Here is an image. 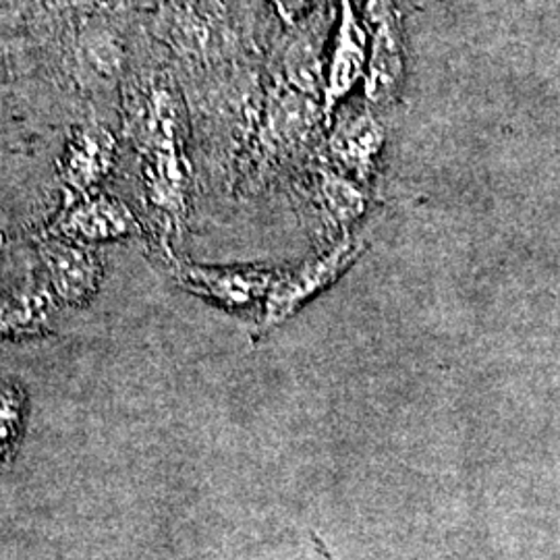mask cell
<instances>
[{"instance_id":"cell-1","label":"cell","mask_w":560,"mask_h":560,"mask_svg":"<svg viewBox=\"0 0 560 560\" xmlns=\"http://www.w3.org/2000/svg\"><path fill=\"white\" fill-rule=\"evenodd\" d=\"M365 249V243L358 241L353 235L332 243L314 258L303 261L298 268L277 270L275 280L261 303L256 337L270 332L272 328L289 320L301 305L322 291H326L337 280L360 260Z\"/></svg>"},{"instance_id":"cell-2","label":"cell","mask_w":560,"mask_h":560,"mask_svg":"<svg viewBox=\"0 0 560 560\" xmlns=\"http://www.w3.org/2000/svg\"><path fill=\"white\" fill-rule=\"evenodd\" d=\"M384 143V127L370 104H340L328 125L318 159L370 189L381 173Z\"/></svg>"},{"instance_id":"cell-3","label":"cell","mask_w":560,"mask_h":560,"mask_svg":"<svg viewBox=\"0 0 560 560\" xmlns=\"http://www.w3.org/2000/svg\"><path fill=\"white\" fill-rule=\"evenodd\" d=\"M363 25L368 30L370 59L365 96L370 106H390L405 85V40L399 7L395 0H363Z\"/></svg>"},{"instance_id":"cell-4","label":"cell","mask_w":560,"mask_h":560,"mask_svg":"<svg viewBox=\"0 0 560 560\" xmlns=\"http://www.w3.org/2000/svg\"><path fill=\"white\" fill-rule=\"evenodd\" d=\"M303 183L305 196L314 208L320 235L326 243L332 245L345 237H351L353 226L365 217L370 208V189L358 180L349 179L322 159L316 164L310 162Z\"/></svg>"},{"instance_id":"cell-5","label":"cell","mask_w":560,"mask_h":560,"mask_svg":"<svg viewBox=\"0 0 560 560\" xmlns=\"http://www.w3.org/2000/svg\"><path fill=\"white\" fill-rule=\"evenodd\" d=\"M140 233V221L125 201L94 191L78 200L65 201L59 217L48 226L46 237L94 245Z\"/></svg>"},{"instance_id":"cell-6","label":"cell","mask_w":560,"mask_h":560,"mask_svg":"<svg viewBox=\"0 0 560 560\" xmlns=\"http://www.w3.org/2000/svg\"><path fill=\"white\" fill-rule=\"evenodd\" d=\"M370 44L368 30L361 15L355 11L353 0H339V21L332 40V55L326 67L324 81V119L326 127L330 125L332 115L337 113L342 101L355 90L368 73Z\"/></svg>"},{"instance_id":"cell-7","label":"cell","mask_w":560,"mask_h":560,"mask_svg":"<svg viewBox=\"0 0 560 560\" xmlns=\"http://www.w3.org/2000/svg\"><path fill=\"white\" fill-rule=\"evenodd\" d=\"M277 268L266 266H231L210 268L198 264H177L180 287L203 300L214 301L229 312H243L264 303L275 280Z\"/></svg>"},{"instance_id":"cell-8","label":"cell","mask_w":560,"mask_h":560,"mask_svg":"<svg viewBox=\"0 0 560 560\" xmlns=\"http://www.w3.org/2000/svg\"><path fill=\"white\" fill-rule=\"evenodd\" d=\"M117 161V140L98 125H85L73 131L67 141L59 164L60 183L65 187V201L78 200L94 194L108 177Z\"/></svg>"},{"instance_id":"cell-9","label":"cell","mask_w":560,"mask_h":560,"mask_svg":"<svg viewBox=\"0 0 560 560\" xmlns=\"http://www.w3.org/2000/svg\"><path fill=\"white\" fill-rule=\"evenodd\" d=\"M42 261L52 295L67 305H81L98 291L102 264L98 256L81 243L46 237L40 245Z\"/></svg>"},{"instance_id":"cell-10","label":"cell","mask_w":560,"mask_h":560,"mask_svg":"<svg viewBox=\"0 0 560 560\" xmlns=\"http://www.w3.org/2000/svg\"><path fill=\"white\" fill-rule=\"evenodd\" d=\"M52 316V291L42 282L27 280L0 298V339L46 335L50 330Z\"/></svg>"},{"instance_id":"cell-11","label":"cell","mask_w":560,"mask_h":560,"mask_svg":"<svg viewBox=\"0 0 560 560\" xmlns=\"http://www.w3.org/2000/svg\"><path fill=\"white\" fill-rule=\"evenodd\" d=\"M25 413V395L20 386L0 388V465L13 453Z\"/></svg>"},{"instance_id":"cell-12","label":"cell","mask_w":560,"mask_h":560,"mask_svg":"<svg viewBox=\"0 0 560 560\" xmlns=\"http://www.w3.org/2000/svg\"><path fill=\"white\" fill-rule=\"evenodd\" d=\"M324 4H326V0H282L280 15L289 25H293L295 21L305 15H314Z\"/></svg>"},{"instance_id":"cell-13","label":"cell","mask_w":560,"mask_h":560,"mask_svg":"<svg viewBox=\"0 0 560 560\" xmlns=\"http://www.w3.org/2000/svg\"><path fill=\"white\" fill-rule=\"evenodd\" d=\"M314 541H316V546H318V548H320V552H322V555H324V557H326V559L337 560V559H335V557H332V555H330V552H328V548H326V546H324V544H322V541L318 540V538H314Z\"/></svg>"},{"instance_id":"cell-14","label":"cell","mask_w":560,"mask_h":560,"mask_svg":"<svg viewBox=\"0 0 560 560\" xmlns=\"http://www.w3.org/2000/svg\"><path fill=\"white\" fill-rule=\"evenodd\" d=\"M407 7H411V9H420V7H423L425 2H430V0H402Z\"/></svg>"},{"instance_id":"cell-15","label":"cell","mask_w":560,"mask_h":560,"mask_svg":"<svg viewBox=\"0 0 560 560\" xmlns=\"http://www.w3.org/2000/svg\"><path fill=\"white\" fill-rule=\"evenodd\" d=\"M270 2H272V4H275V7L280 11V2H282V0H270Z\"/></svg>"}]
</instances>
